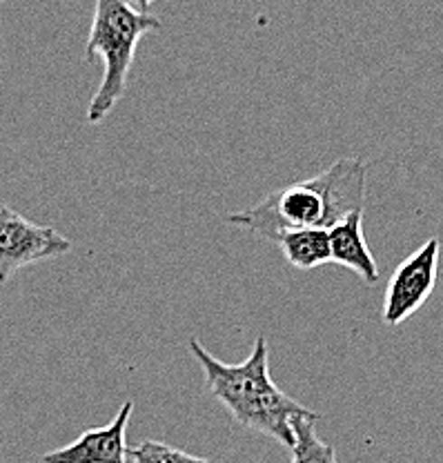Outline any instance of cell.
Listing matches in <instances>:
<instances>
[{
	"label": "cell",
	"instance_id": "9c48e42d",
	"mask_svg": "<svg viewBox=\"0 0 443 463\" xmlns=\"http://www.w3.org/2000/svg\"><path fill=\"white\" fill-rule=\"evenodd\" d=\"M316 419H297L292 423L295 443H292V463H339L336 461L335 446L325 443L316 434Z\"/></svg>",
	"mask_w": 443,
	"mask_h": 463
},
{
	"label": "cell",
	"instance_id": "5b68a950",
	"mask_svg": "<svg viewBox=\"0 0 443 463\" xmlns=\"http://www.w3.org/2000/svg\"><path fill=\"white\" fill-rule=\"evenodd\" d=\"M439 239H428L417 252L399 263L383 294L385 326H401L428 301L439 277Z\"/></svg>",
	"mask_w": 443,
	"mask_h": 463
},
{
	"label": "cell",
	"instance_id": "3957f363",
	"mask_svg": "<svg viewBox=\"0 0 443 463\" xmlns=\"http://www.w3.org/2000/svg\"><path fill=\"white\" fill-rule=\"evenodd\" d=\"M152 29H161L156 14L149 12L147 3H125V0H99L94 5L90 36L85 43V58H103V79L91 96L85 118L99 125L123 99L127 76L141 38Z\"/></svg>",
	"mask_w": 443,
	"mask_h": 463
},
{
	"label": "cell",
	"instance_id": "ba28073f",
	"mask_svg": "<svg viewBox=\"0 0 443 463\" xmlns=\"http://www.w3.org/2000/svg\"><path fill=\"white\" fill-rule=\"evenodd\" d=\"M274 243L281 248L287 263L297 269H315L332 263L330 230H287L278 234Z\"/></svg>",
	"mask_w": 443,
	"mask_h": 463
},
{
	"label": "cell",
	"instance_id": "7a4b0ae2",
	"mask_svg": "<svg viewBox=\"0 0 443 463\" xmlns=\"http://www.w3.org/2000/svg\"><path fill=\"white\" fill-rule=\"evenodd\" d=\"M190 352L203 370L205 388L210 390L212 397L225 405V410H230V414L243 428L266 434L281 446L292 448L295 443L292 423L301 417L316 419V421L321 419L315 410L290 399L274 383L269 374L266 336L254 341L252 352L240 364H223L212 352H207L199 339L190 341Z\"/></svg>",
	"mask_w": 443,
	"mask_h": 463
},
{
	"label": "cell",
	"instance_id": "30bf717a",
	"mask_svg": "<svg viewBox=\"0 0 443 463\" xmlns=\"http://www.w3.org/2000/svg\"><path fill=\"white\" fill-rule=\"evenodd\" d=\"M127 463H212L203 457L190 455L161 441H141L127 450Z\"/></svg>",
	"mask_w": 443,
	"mask_h": 463
},
{
	"label": "cell",
	"instance_id": "6da1fadb",
	"mask_svg": "<svg viewBox=\"0 0 443 463\" xmlns=\"http://www.w3.org/2000/svg\"><path fill=\"white\" fill-rule=\"evenodd\" d=\"M365 176L368 165L361 158H341L315 178L269 192L257 205L232 212L228 223L272 243L287 230H332L354 212H363Z\"/></svg>",
	"mask_w": 443,
	"mask_h": 463
},
{
	"label": "cell",
	"instance_id": "277c9868",
	"mask_svg": "<svg viewBox=\"0 0 443 463\" xmlns=\"http://www.w3.org/2000/svg\"><path fill=\"white\" fill-rule=\"evenodd\" d=\"M71 252V241L59 230L36 225L12 207H0V286L18 269Z\"/></svg>",
	"mask_w": 443,
	"mask_h": 463
},
{
	"label": "cell",
	"instance_id": "8992f818",
	"mask_svg": "<svg viewBox=\"0 0 443 463\" xmlns=\"http://www.w3.org/2000/svg\"><path fill=\"white\" fill-rule=\"evenodd\" d=\"M134 402L120 405L117 417L100 428H90L67 446L42 455V463H127V434Z\"/></svg>",
	"mask_w": 443,
	"mask_h": 463
},
{
	"label": "cell",
	"instance_id": "52a82bcc",
	"mask_svg": "<svg viewBox=\"0 0 443 463\" xmlns=\"http://www.w3.org/2000/svg\"><path fill=\"white\" fill-rule=\"evenodd\" d=\"M330 250L332 263L353 269L368 286L379 281V265L365 243L363 212H354L330 230Z\"/></svg>",
	"mask_w": 443,
	"mask_h": 463
}]
</instances>
